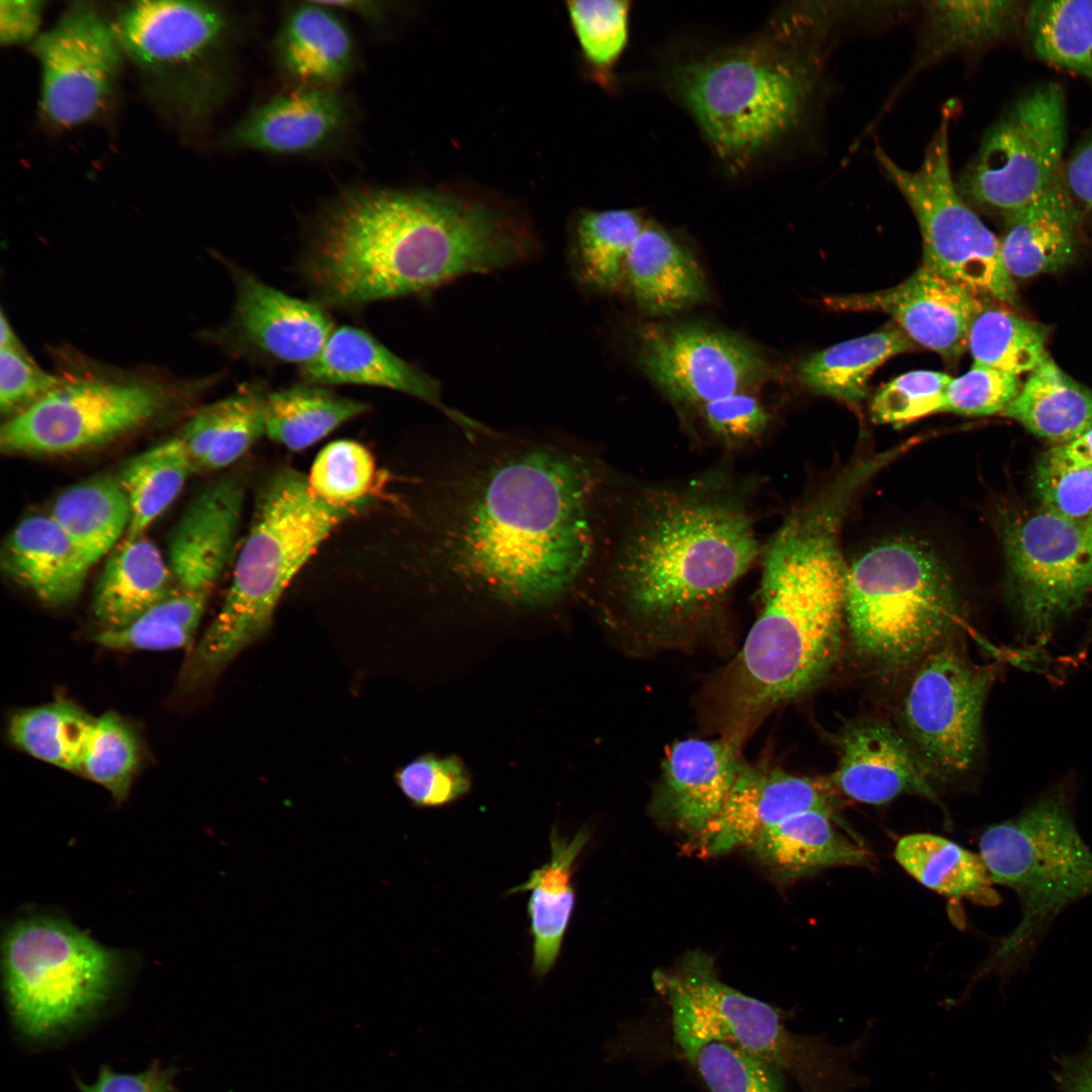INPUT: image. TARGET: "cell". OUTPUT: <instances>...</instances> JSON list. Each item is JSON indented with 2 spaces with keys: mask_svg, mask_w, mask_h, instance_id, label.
I'll list each match as a JSON object with an SVG mask.
<instances>
[{
  "mask_svg": "<svg viewBox=\"0 0 1092 1092\" xmlns=\"http://www.w3.org/2000/svg\"><path fill=\"white\" fill-rule=\"evenodd\" d=\"M369 408L366 402L342 396L324 385L303 382L268 392L265 436L288 450L300 451Z\"/></svg>",
  "mask_w": 1092,
  "mask_h": 1092,
  "instance_id": "40",
  "label": "cell"
},
{
  "mask_svg": "<svg viewBox=\"0 0 1092 1092\" xmlns=\"http://www.w3.org/2000/svg\"><path fill=\"white\" fill-rule=\"evenodd\" d=\"M844 617L857 653L897 668L936 648L962 620L942 563L908 540H891L847 567Z\"/></svg>",
  "mask_w": 1092,
  "mask_h": 1092,
  "instance_id": "7",
  "label": "cell"
},
{
  "mask_svg": "<svg viewBox=\"0 0 1092 1092\" xmlns=\"http://www.w3.org/2000/svg\"><path fill=\"white\" fill-rule=\"evenodd\" d=\"M31 48L40 67V106L50 121L75 126L104 107L123 53L113 23L96 7L73 4Z\"/></svg>",
  "mask_w": 1092,
  "mask_h": 1092,
  "instance_id": "17",
  "label": "cell"
},
{
  "mask_svg": "<svg viewBox=\"0 0 1092 1092\" xmlns=\"http://www.w3.org/2000/svg\"><path fill=\"white\" fill-rule=\"evenodd\" d=\"M741 734L720 739L687 738L665 754L651 809L656 817L696 835L721 809L740 759Z\"/></svg>",
  "mask_w": 1092,
  "mask_h": 1092,
  "instance_id": "22",
  "label": "cell"
},
{
  "mask_svg": "<svg viewBox=\"0 0 1092 1092\" xmlns=\"http://www.w3.org/2000/svg\"><path fill=\"white\" fill-rule=\"evenodd\" d=\"M538 249L525 221L495 205L379 189L350 193L325 211L299 266L314 301L356 309L516 266Z\"/></svg>",
  "mask_w": 1092,
  "mask_h": 1092,
  "instance_id": "1",
  "label": "cell"
},
{
  "mask_svg": "<svg viewBox=\"0 0 1092 1092\" xmlns=\"http://www.w3.org/2000/svg\"><path fill=\"white\" fill-rule=\"evenodd\" d=\"M636 363L671 401L697 405L772 380L767 356L744 337L709 326L644 323L632 331Z\"/></svg>",
  "mask_w": 1092,
  "mask_h": 1092,
  "instance_id": "14",
  "label": "cell"
},
{
  "mask_svg": "<svg viewBox=\"0 0 1092 1092\" xmlns=\"http://www.w3.org/2000/svg\"><path fill=\"white\" fill-rule=\"evenodd\" d=\"M951 377L931 370L904 373L884 385L874 396L871 414L880 424H906L933 413H942Z\"/></svg>",
  "mask_w": 1092,
  "mask_h": 1092,
  "instance_id": "50",
  "label": "cell"
},
{
  "mask_svg": "<svg viewBox=\"0 0 1092 1092\" xmlns=\"http://www.w3.org/2000/svg\"><path fill=\"white\" fill-rule=\"evenodd\" d=\"M395 779L404 797L418 808L447 806L471 788L469 770L455 755L420 756L400 768Z\"/></svg>",
  "mask_w": 1092,
  "mask_h": 1092,
  "instance_id": "52",
  "label": "cell"
},
{
  "mask_svg": "<svg viewBox=\"0 0 1092 1092\" xmlns=\"http://www.w3.org/2000/svg\"><path fill=\"white\" fill-rule=\"evenodd\" d=\"M233 270L237 299L231 335L240 351L300 367L312 361L335 330L326 307L292 297L245 270Z\"/></svg>",
  "mask_w": 1092,
  "mask_h": 1092,
  "instance_id": "20",
  "label": "cell"
},
{
  "mask_svg": "<svg viewBox=\"0 0 1092 1092\" xmlns=\"http://www.w3.org/2000/svg\"><path fill=\"white\" fill-rule=\"evenodd\" d=\"M1055 445L1075 438L1092 421V389L1046 354L1002 413Z\"/></svg>",
  "mask_w": 1092,
  "mask_h": 1092,
  "instance_id": "35",
  "label": "cell"
},
{
  "mask_svg": "<svg viewBox=\"0 0 1092 1092\" xmlns=\"http://www.w3.org/2000/svg\"><path fill=\"white\" fill-rule=\"evenodd\" d=\"M346 120V106L332 89L301 86L255 108L230 138L232 145L243 149L299 154L330 142Z\"/></svg>",
  "mask_w": 1092,
  "mask_h": 1092,
  "instance_id": "25",
  "label": "cell"
},
{
  "mask_svg": "<svg viewBox=\"0 0 1092 1092\" xmlns=\"http://www.w3.org/2000/svg\"><path fill=\"white\" fill-rule=\"evenodd\" d=\"M1033 477L1041 510L1075 523L1092 516V466L1064 467L1040 457Z\"/></svg>",
  "mask_w": 1092,
  "mask_h": 1092,
  "instance_id": "54",
  "label": "cell"
},
{
  "mask_svg": "<svg viewBox=\"0 0 1092 1092\" xmlns=\"http://www.w3.org/2000/svg\"><path fill=\"white\" fill-rule=\"evenodd\" d=\"M122 957L70 923L32 916L14 923L3 944L5 986L14 1019L42 1036L96 1009L122 969Z\"/></svg>",
  "mask_w": 1092,
  "mask_h": 1092,
  "instance_id": "9",
  "label": "cell"
},
{
  "mask_svg": "<svg viewBox=\"0 0 1092 1092\" xmlns=\"http://www.w3.org/2000/svg\"><path fill=\"white\" fill-rule=\"evenodd\" d=\"M209 596L177 589L130 624L103 629L98 644L118 650H166L188 646Z\"/></svg>",
  "mask_w": 1092,
  "mask_h": 1092,
  "instance_id": "46",
  "label": "cell"
},
{
  "mask_svg": "<svg viewBox=\"0 0 1092 1092\" xmlns=\"http://www.w3.org/2000/svg\"><path fill=\"white\" fill-rule=\"evenodd\" d=\"M1043 327L1008 308L983 302L969 330L974 364L1019 376L1032 371L1048 354Z\"/></svg>",
  "mask_w": 1092,
  "mask_h": 1092,
  "instance_id": "44",
  "label": "cell"
},
{
  "mask_svg": "<svg viewBox=\"0 0 1092 1092\" xmlns=\"http://www.w3.org/2000/svg\"><path fill=\"white\" fill-rule=\"evenodd\" d=\"M163 405V393L143 382H62L3 424L0 446L2 451L23 454L83 451L138 429Z\"/></svg>",
  "mask_w": 1092,
  "mask_h": 1092,
  "instance_id": "15",
  "label": "cell"
},
{
  "mask_svg": "<svg viewBox=\"0 0 1092 1092\" xmlns=\"http://www.w3.org/2000/svg\"><path fill=\"white\" fill-rule=\"evenodd\" d=\"M62 383L27 354L14 330L1 313L0 407L10 417L25 410Z\"/></svg>",
  "mask_w": 1092,
  "mask_h": 1092,
  "instance_id": "51",
  "label": "cell"
},
{
  "mask_svg": "<svg viewBox=\"0 0 1092 1092\" xmlns=\"http://www.w3.org/2000/svg\"><path fill=\"white\" fill-rule=\"evenodd\" d=\"M760 552L744 493L722 476L623 499L617 486L589 592L642 636L667 641L710 619Z\"/></svg>",
  "mask_w": 1092,
  "mask_h": 1092,
  "instance_id": "2",
  "label": "cell"
},
{
  "mask_svg": "<svg viewBox=\"0 0 1092 1092\" xmlns=\"http://www.w3.org/2000/svg\"><path fill=\"white\" fill-rule=\"evenodd\" d=\"M863 485L856 471L842 469L790 512L763 549L760 610L728 694L742 723L809 692L833 666L845 621L839 534Z\"/></svg>",
  "mask_w": 1092,
  "mask_h": 1092,
  "instance_id": "3",
  "label": "cell"
},
{
  "mask_svg": "<svg viewBox=\"0 0 1092 1092\" xmlns=\"http://www.w3.org/2000/svg\"><path fill=\"white\" fill-rule=\"evenodd\" d=\"M193 470L180 436L148 449L124 464L117 479L130 507L126 538L145 534L174 502Z\"/></svg>",
  "mask_w": 1092,
  "mask_h": 1092,
  "instance_id": "42",
  "label": "cell"
},
{
  "mask_svg": "<svg viewBox=\"0 0 1092 1092\" xmlns=\"http://www.w3.org/2000/svg\"><path fill=\"white\" fill-rule=\"evenodd\" d=\"M707 429L727 447H739L760 437L768 428L770 415L750 392L733 393L701 407Z\"/></svg>",
  "mask_w": 1092,
  "mask_h": 1092,
  "instance_id": "55",
  "label": "cell"
},
{
  "mask_svg": "<svg viewBox=\"0 0 1092 1092\" xmlns=\"http://www.w3.org/2000/svg\"><path fill=\"white\" fill-rule=\"evenodd\" d=\"M2 566L42 603L61 607L75 601L90 565L50 515L21 520L8 535Z\"/></svg>",
  "mask_w": 1092,
  "mask_h": 1092,
  "instance_id": "26",
  "label": "cell"
},
{
  "mask_svg": "<svg viewBox=\"0 0 1092 1092\" xmlns=\"http://www.w3.org/2000/svg\"><path fill=\"white\" fill-rule=\"evenodd\" d=\"M94 718L68 702H55L15 714L11 741L33 757L63 769L80 771L85 740Z\"/></svg>",
  "mask_w": 1092,
  "mask_h": 1092,
  "instance_id": "45",
  "label": "cell"
},
{
  "mask_svg": "<svg viewBox=\"0 0 1092 1092\" xmlns=\"http://www.w3.org/2000/svg\"><path fill=\"white\" fill-rule=\"evenodd\" d=\"M669 1009L673 1041L708 1092H787L777 1069Z\"/></svg>",
  "mask_w": 1092,
  "mask_h": 1092,
  "instance_id": "37",
  "label": "cell"
},
{
  "mask_svg": "<svg viewBox=\"0 0 1092 1092\" xmlns=\"http://www.w3.org/2000/svg\"><path fill=\"white\" fill-rule=\"evenodd\" d=\"M839 763L828 778L834 793L867 804H884L912 794L937 800L929 768L890 726L860 721L849 724L837 737Z\"/></svg>",
  "mask_w": 1092,
  "mask_h": 1092,
  "instance_id": "23",
  "label": "cell"
},
{
  "mask_svg": "<svg viewBox=\"0 0 1092 1092\" xmlns=\"http://www.w3.org/2000/svg\"><path fill=\"white\" fill-rule=\"evenodd\" d=\"M1068 1092H1092V1053L1068 1076Z\"/></svg>",
  "mask_w": 1092,
  "mask_h": 1092,
  "instance_id": "60",
  "label": "cell"
},
{
  "mask_svg": "<svg viewBox=\"0 0 1092 1092\" xmlns=\"http://www.w3.org/2000/svg\"><path fill=\"white\" fill-rule=\"evenodd\" d=\"M112 23L123 56L156 100L185 119L210 111L230 31L224 10L200 1H136Z\"/></svg>",
  "mask_w": 1092,
  "mask_h": 1092,
  "instance_id": "11",
  "label": "cell"
},
{
  "mask_svg": "<svg viewBox=\"0 0 1092 1092\" xmlns=\"http://www.w3.org/2000/svg\"><path fill=\"white\" fill-rule=\"evenodd\" d=\"M174 578L158 547L145 535L126 538L108 555L93 610L104 629L122 628L170 597Z\"/></svg>",
  "mask_w": 1092,
  "mask_h": 1092,
  "instance_id": "30",
  "label": "cell"
},
{
  "mask_svg": "<svg viewBox=\"0 0 1092 1092\" xmlns=\"http://www.w3.org/2000/svg\"><path fill=\"white\" fill-rule=\"evenodd\" d=\"M996 668L971 662L957 648L927 653L905 694L902 718L926 765L962 774L974 762L984 704Z\"/></svg>",
  "mask_w": 1092,
  "mask_h": 1092,
  "instance_id": "16",
  "label": "cell"
},
{
  "mask_svg": "<svg viewBox=\"0 0 1092 1092\" xmlns=\"http://www.w3.org/2000/svg\"><path fill=\"white\" fill-rule=\"evenodd\" d=\"M645 223L639 212L631 209L582 212L575 222L570 251L578 279L599 291L615 290Z\"/></svg>",
  "mask_w": 1092,
  "mask_h": 1092,
  "instance_id": "41",
  "label": "cell"
},
{
  "mask_svg": "<svg viewBox=\"0 0 1092 1092\" xmlns=\"http://www.w3.org/2000/svg\"><path fill=\"white\" fill-rule=\"evenodd\" d=\"M589 839L583 827L569 839L554 828L550 859L509 894L530 892L527 911L533 939L532 970L543 979L555 966L575 906L574 866Z\"/></svg>",
  "mask_w": 1092,
  "mask_h": 1092,
  "instance_id": "29",
  "label": "cell"
},
{
  "mask_svg": "<svg viewBox=\"0 0 1092 1092\" xmlns=\"http://www.w3.org/2000/svg\"><path fill=\"white\" fill-rule=\"evenodd\" d=\"M1040 457L1064 467L1092 466V421L1075 438L1051 447Z\"/></svg>",
  "mask_w": 1092,
  "mask_h": 1092,
  "instance_id": "59",
  "label": "cell"
},
{
  "mask_svg": "<svg viewBox=\"0 0 1092 1092\" xmlns=\"http://www.w3.org/2000/svg\"><path fill=\"white\" fill-rule=\"evenodd\" d=\"M653 981L668 1006L789 1076L801 1092H854L868 1085L854 1065L873 1027L843 1044L825 1034L791 1031L781 1010L722 982L704 953L688 954L672 971H656Z\"/></svg>",
  "mask_w": 1092,
  "mask_h": 1092,
  "instance_id": "8",
  "label": "cell"
},
{
  "mask_svg": "<svg viewBox=\"0 0 1092 1092\" xmlns=\"http://www.w3.org/2000/svg\"><path fill=\"white\" fill-rule=\"evenodd\" d=\"M1021 386L1017 375L973 365L965 374L951 378L942 412L972 417L1003 413Z\"/></svg>",
  "mask_w": 1092,
  "mask_h": 1092,
  "instance_id": "53",
  "label": "cell"
},
{
  "mask_svg": "<svg viewBox=\"0 0 1092 1092\" xmlns=\"http://www.w3.org/2000/svg\"><path fill=\"white\" fill-rule=\"evenodd\" d=\"M830 305L840 310L887 313L916 345L953 362L968 349L970 326L983 301L922 266L898 285L833 297Z\"/></svg>",
  "mask_w": 1092,
  "mask_h": 1092,
  "instance_id": "19",
  "label": "cell"
},
{
  "mask_svg": "<svg viewBox=\"0 0 1092 1092\" xmlns=\"http://www.w3.org/2000/svg\"><path fill=\"white\" fill-rule=\"evenodd\" d=\"M134 735L114 713L94 718L82 751L80 771L117 801L128 794L139 765Z\"/></svg>",
  "mask_w": 1092,
  "mask_h": 1092,
  "instance_id": "48",
  "label": "cell"
},
{
  "mask_svg": "<svg viewBox=\"0 0 1092 1092\" xmlns=\"http://www.w3.org/2000/svg\"><path fill=\"white\" fill-rule=\"evenodd\" d=\"M833 793L828 779L742 761L724 804L694 835L690 849L715 856L749 847L762 832L793 815L810 810L832 813Z\"/></svg>",
  "mask_w": 1092,
  "mask_h": 1092,
  "instance_id": "18",
  "label": "cell"
},
{
  "mask_svg": "<svg viewBox=\"0 0 1092 1092\" xmlns=\"http://www.w3.org/2000/svg\"><path fill=\"white\" fill-rule=\"evenodd\" d=\"M82 1092H177L172 1076L161 1067H151L138 1074L117 1073L103 1068L97 1079L82 1085Z\"/></svg>",
  "mask_w": 1092,
  "mask_h": 1092,
  "instance_id": "56",
  "label": "cell"
},
{
  "mask_svg": "<svg viewBox=\"0 0 1092 1092\" xmlns=\"http://www.w3.org/2000/svg\"><path fill=\"white\" fill-rule=\"evenodd\" d=\"M245 498V479L234 473L210 482L188 504L168 546L179 590L210 595L233 556Z\"/></svg>",
  "mask_w": 1092,
  "mask_h": 1092,
  "instance_id": "21",
  "label": "cell"
},
{
  "mask_svg": "<svg viewBox=\"0 0 1092 1092\" xmlns=\"http://www.w3.org/2000/svg\"><path fill=\"white\" fill-rule=\"evenodd\" d=\"M43 4L41 1H1V43L13 46L34 40L38 36Z\"/></svg>",
  "mask_w": 1092,
  "mask_h": 1092,
  "instance_id": "57",
  "label": "cell"
},
{
  "mask_svg": "<svg viewBox=\"0 0 1092 1092\" xmlns=\"http://www.w3.org/2000/svg\"><path fill=\"white\" fill-rule=\"evenodd\" d=\"M950 113L947 106L916 170L897 165L878 147L876 160L918 221L923 266L978 296L1016 306V288L1004 267L1000 241L966 203L952 180Z\"/></svg>",
  "mask_w": 1092,
  "mask_h": 1092,
  "instance_id": "10",
  "label": "cell"
},
{
  "mask_svg": "<svg viewBox=\"0 0 1092 1092\" xmlns=\"http://www.w3.org/2000/svg\"><path fill=\"white\" fill-rule=\"evenodd\" d=\"M1078 214L1062 173L1032 201L1006 214L1000 251L1011 278L1027 279L1066 267L1076 251Z\"/></svg>",
  "mask_w": 1092,
  "mask_h": 1092,
  "instance_id": "27",
  "label": "cell"
},
{
  "mask_svg": "<svg viewBox=\"0 0 1092 1092\" xmlns=\"http://www.w3.org/2000/svg\"><path fill=\"white\" fill-rule=\"evenodd\" d=\"M267 389L257 381L201 407L180 435L195 470H216L239 460L265 436Z\"/></svg>",
  "mask_w": 1092,
  "mask_h": 1092,
  "instance_id": "33",
  "label": "cell"
},
{
  "mask_svg": "<svg viewBox=\"0 0 1092 1092\" xmlns=\"http://www.w3.org/2000/svg\"><path fill=\"white\" fill-rule=\"evenodd\" d=\"M300 375L303 382L324 386L361 384L393 389L435 406L455 424L474 423L444 404L440 384L435 378L356 327L335 329L320 354L300 367Z\"/></svg>",
  "mask_w": 1092,
  "mask_h": 1092,
  "instance_id": "24",
  "label": "cell"
},
{
  "mask_svg": "<svg viewBox=\"0 0 1092 1092\" xmlns=\"http://www.w3.org/2000/svg\"><path fill=\"white\" fill-rule=\"evenodd\" d=\"M978 846L993 884L1012 890L1020 905L1018 924L978 974L1006 979L1028 968L1066 909L1092 896V849L1076 823L1073 788H1049L1015 816L987 826Z\"/></svg>",
  "mask_w": 1092,
  "mask_h": 1092,
  "instance_id": "5",
  "label": "cell"
},
{
  "mask_svg": "<svg viewBox=\"0 0 1092 1092\" xmlns=\"http://www.w3.org/2000/svg\"><path fill=\"white\" fill-rule=\"evenodd\" d=\"M376 467L371 453L352 440H337L316 455L307 476L311 491L336 507L373 502Z\"/></svg>",
  "mask_w": 1092,
  "mask_h": 1092,
  "instance_id": "47",
  "label": "cell"
},
{
  "mask_svg": "<svg viewBox=\"0 0 1092 1092\" xmlns=\"http://www.w3.org/2000/svg\"><path fill=\"white\" fill-rule=\"evenodd\" d=\"M817 65L788 35L681 63L671 80L715 152L736 169L797 127L814 92Z\"/></svg>",
  "mask_w": 1092,
  "mask_h": 1092,
  "instance_id": "6",
  "label": "cell"
},
{
  "mask_svg": "<svg viewBox=\"0 0 1092 1092\" xmlns=\"http://www.w3.org/2000/svg\"><path fill=\"white\" fill-rule=\"evenodd\" d=\"M1088 636L1089 637H1087V639L1092 640V626H1091V628H1090V630L1088 632Z\"/></svg>",
  "mask_w": 1092,
  "mask_h": 1092,
  "instance_id": "61",
  "label": "cell"
},
{
  "mask_svg": "<svg viewBox=\"0 0 1092 1092\" xmlns=\"http://www.w3.org/2000/svg\"><path fill=\"white\" fill-rule=\"evenodd\" d=\"M1064 93L1043 83L1023 93L985 133L959 181L960 193L1006 214L1045 191L1062 173Z\"/></svg>",
  "mask_w": 1092,
  "mask_h": 1092,
  "instance_id": "12",
  "label": "cell"
},
{
  "mask_svg": "<svg viewBox=\"0 0 1092 1092\" xmlns=\"http://www.w3.org/2000/svg\"><path fill=\"white\" fill-rule=\"evenodd\" d=\"M894 856L924 887L939 894L967 898L983 906H996L1001 897L979 854L931 833L900 838Z\"/></svg>",
  "mask_w": 1092,
  "mask_h": 1092,
  "instance_id": "39",
  "label": "cell"
},
{
  "mask_svg": "<svg viewBox=\"0 0 1092 1092\" xmlns=\"http://www.w3.org/2000/svg\"><path fill=\"white\" fill-rule=\"evenodd\" d=\"M254 502L224 602L182 670L186 687L207 681L259 639L283 593L323 542L371 505H329L311 491L307 476L286 466L263 478Z\"/></svg>",
  "mask_w": 1092,
  "mask_h": 1092,
  "instance_id": "4",
  "label": "cell"
},
{
  "mask_svg": "<svg viewBox=\"0 0 1092 1092\" xmlns=\"http://www.w3.org/2000/svg\"><path fill=\"white\" fill-rule=\"evenodd\" d=\"M1062 178L1076 208L1092 210V132L1073 152Z\"/></svg>",
  "mask_w": 1092,
  "mask_h": 1092,
  "instance_id": "58",
  "label": "cell"
},
{
  "mask_svg": "<svg viewBox=\"0 0 1092 1092\" xmlns=\"http://www.w3.org/2000/svg\"><path fill=\"white\" fill-rule=\"evenodd\" d=\"M282 69L302 86L329 88L351 71L352 37L342 21L317 2L294 7L276 38Z\"/></svg>",
  "mask_w": 1092,
  "mask_h": 1092,
  "instance_id": "31",
  "label": "cell"
},
{
  "mask_svg": "<svg viewBox=\"0 0 1092 1092\" xmlns=\"http://www.w3.org/2000/svg\"><path fill=\"white\" fill-rule=\"evenodd\" d=\"M1024 16L1038 58L1092 81V0L1034 1Z\"/></svg>",
  "mask_w": 1092,
  "mask_h": 1092,
  "instance_id": "43",
  "label": "cell"
},
{
  "mask_svg": "<svg viewBox=\"0 0 1092 1092\" xmlns=\"http://www.w3.org/2000/svg\"><path fill=\"white\" fill-rule=\"evenodd\" d=\"M631 293L645 312L666 316L703 302L705 274L692 253L659 225L645 223L625 265Z\"/></svg>",
  "mask_w": 1092,
  "mask_h": 1092,
  "instance_id": "28",
  "label": "cell"
},
{
  "mask_svg": "<svg viewBox=\"0 0 1092 1092\" xmlns=\"http://www.w3.org/2000/svg\"><path fill=\"white\" fill-rule=\"evenodd\" d=\"M50 516L91 566L127 531L130 507L117 478L98 476L61 492Z\"/></svg>",
  "mask_w": 1092,
  "mask_h": 1092,
  "instance_id": "38",
  "label": "cell"
},
{
  "mask_svg": "<svg viewBox=\"0 0 1092 1092\" xmlns=\"http://www.w3.org/2000/svg\"><path fill=\"white\" fill-rule=\"evenodd\" d=\"M922 6V38L907 81L946 57L1002 38L1025 13L1019 1H926Z\"/></svg>",
  "mask_w": 1092,
  "mask_h": 1092,
  "instance_id": "34",
  "label": "cell"
},
{
  "mask_svg": "<svg viewBox=\"0 0 1092 1092\" xmlns=\"http://www.w3.org/2000/svg\"><path fill=\"white\" fill-rule=\"evenodd\" d=\"M630 3L622 0L567 2V9L584 57L608 68L621 56L628 39Z\"/></svg>",
  "mask_w": 1092,
  "mask_h": 1092,
  "instance_id": "49",
  "label": "cell"
},
{
  "mask_svg": "<svg viewBox=\"0 0 1092 1092\" xmlns=\"http://www.w3.org/2000/svg\"><path fill=\"white\" fill-rule=\"evenodd\" d=\"M1003 547L1022 640L1039 647L1092 590V526L1039 510L1007 525Z\"/></svg>",
  "mask_w": 1092,
  "mask_h": 1092,
  "instance_id": "13",
  "label": "cell"
},
{
  "mask_svg": "<svg viewBox=\"0 0 1092 1092\" xmlns=\"http://www.w3.org/2000/svg\"><path fill=\"white\" fill-rule=\"evenodd\" d=\"M915 347L898 326H886L810 355L799 364L798 377L815 393L856 403L867 395L868 382L881 365Z\"/></svg>",
  "mask_w": 1092,
  "mask_h": 1092,
  "instance_id": "36",
  "label": "cell"
},
{
  "mask_svg": "<svg viewBox=\"0 0 1092 1092\" xmlns=\"http://www.w3.org/2000/svg\"><path fill=\"white\" fill-rule=\"evenodd\" d=\"M831 815L822 810L793 815L762 832L748 848L784 880L867 864L866 850L834 829Z\"/></svg>",
  "mask_w": 1092,
  "mask_h": 1092,
  "instance_id": "32",
  "label": "cell"
}]
</instances>
